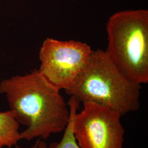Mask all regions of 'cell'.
<instances>
[{
	"label": "cell",
	"mask_w": 148,
	"mask_h": 148,
	"mask_svg": "<svg viewBox=\"0 0 148 148\" xmlns=\"http://www.w3.org/2000/svg\"><path fill=\"white\" fill-rule=\"evenodd\" d=\"M60 91L38 70L0 82V93L5 95L10 110L19 125L27 126L21 132V139L47 140L64 131L70 110Z\"/></svg>",
	"instance_id": "1"
},
{
	"label": "cell",
	"mask_w": 148,
	"mask_h": 148,
	"mask_svg": "<svg viewBox=\"0 0 148 148\" xmlns=\"http://www.w3.org/2000/svg\"><path fill=\"white\" fill-rule=\"evenodd\" d=\"M141 85L127 78L105 51H93L76 82L65 92L79 103L92 101L108 106L122 116L140 107Z\"/></svg>",
	"instance_id": "2"
},
{
	"label": "cell",
	"mask_w": 148,
	"mask_h": 148,
	"mask_svg": "<svg viewBox=\"0 0 148 148\" xmlns=\"http://www.w3.org/2000/svg\"><path fill=\"white\" fill-rule=\"evenodd\" d=\"M105 52L127 78L139 85L148 82V11H119L106 23Z\"/></svg>",
	"instance_id": "3"
},
{
	"label": "cell",
	"mask_w": 148,
	"mask_h": 148,
	"mask_svg": "<svg viewBox=\"0 0 148 148\" xmlns=\"http://www.w3.org/2000/svg\"><path fill=\"white\" fill-rule=\"evenodd\" d=\"M93 51L86 43L47 38L40 50L38 70L57 88L68 90L86 67Z\"/></svg>",
	"instance_id": "4"
},
{
	"label": "cell",
	"mask_w": 148,
	"mask_h": 148,
	"mask_svg": "<svg viewBox=\"0 0 148 148\" xmlns=\"http://www.w3.org/2000/svg\"><path fill=\"white\" fill-rule=\"evenodd\" d=\"M83 109L75 114L74 137L79 148H123L125 129L121 115L108 106L83 102Z\"/></svg>",
	"instance_id": "5"
},
{
	"label": "cell",
	"mask_w": 148,
	"mask_h": 148,
	"mask_svg": "<svg viewBox=\"0 0 148 148\" xmlns=\"http://www.w3.org/2000/svg\"><path fill=\"white\" fill-rule=\"evenodd\" d=\"M19 124L11 110L0 112V148L15 147L21 140Z\"/></svg>",
	"instance_id": "6"
},
{
	"label": "cell",
	"mask_w": 148,
	"mask_h": 148,
	"mask_svg": "<svg viewBox=\"0 0 148 148\" xmlns=\"http://www.w3.org/2000/svg\"><path fill=\"white\" fill-rule=\"evenodd\" d=\"M79 101L73 97H70L68 105L70 110V119L68 125L64 130L63 137L59 142H54L48 145L44 140L38 139L37 148H79L74 137L73 119L75 114L79 108Z\"/></svg>",
	"instance_id": "7"
},
{
	"label": "cell",
	"mask_w": 148,
	"mask_h": 148,
	"mask_svg": "<svg viewBox=\"0 0 148 148\" xmlns=\"http://www.w3.org/2000/svg\"><path fill=\"white\" fill-rule=\"evenodd\" d=\"M15 148H22L20 146H19V145H18V144L17 145H16V146H15ZM30 148H37V142H36V143H35L32 147H31Z\"/></svg>",
	"instance_id": "8"
}]
</instances>
